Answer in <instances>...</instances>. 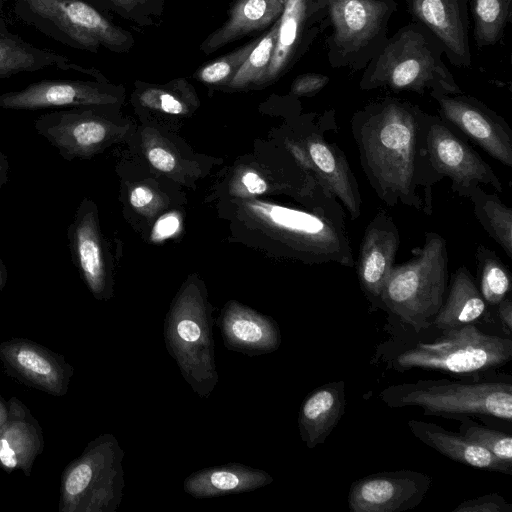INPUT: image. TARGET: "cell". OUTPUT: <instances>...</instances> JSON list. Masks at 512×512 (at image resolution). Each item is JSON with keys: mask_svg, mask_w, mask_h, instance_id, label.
<instances>
[{"mask_svg": "<svg viewBox=\"0 0 512 512\" xmlns=\"http://www.w3.org/2000/svg\"><path fill=\"white\" fill-rule=\"evenodd\" d=\"M476 285L488 306H497L510 295L512 276L495 251L479 244L475 251Z\"/></svg>", "mask_w": 512, "mask_h": 512, "instance_id": "obj_29", "label": "cell"}, {"mask_svg": "<svg viewBox=\"0 0 512 512\" xmlns=\"http://www.w3.org/2000/svg\"><path fill=\"white\" fill-rule=\"evenodd\" d=\"M47 68L86 72L65 55L37 47L0 24V79Z\"/></svg>", "mask_w": 512, "mask_h": 512, "instance_id": "obj_24", "label": "cell"}, {"mask_svg": "<svg viewBox=\"0 0 512 512\" xmlns=\"http://www.w3.org/2000/svg\"><path fill=\"white\" fill-rule=\"evenodd\" d=\"M497 314L499 320L504 327V330L508 335L511 334L512 330V299L511 296H507L497 306Z\"/></svg>", "mask_w": 512, "mask_h": 512, "instance_id": "obj_39", "label": "cell"}, {"mask_svg": "<svg viewBox=\"0 0 512 512\" xmlns=\"http://www.w3.org/2000/svg\"><path fill=\"white\" fill-rule=\"evenodd\" d=\"M114 5L120 6V7H128L131 6L140 0H106Z\"/></svg>", "mask_w": 512, "mask_h": 512, "instance_id": "obj_45", "label": "cell"}, {"mask_svg": "<svg viewBox=\"0 0 512 512\" xmlns=\"http://www.w3.org/2000/svg\"><path fill=\"white\" fill-rule=\"evenodd\" d=\"M335 116L326 112L322 124L311 125L303 137V146L295 153L303 168L314 180L336 197L350 219L356 221L362 213V197L355 174L345 153L335 143L326 140L328 130H336Z\"/></svg>", "mask_w": 512, "mask_h": 512, "instance_id": "obj_11", "label": "cell"}, {"mask_svg": "<svg viewBox=\"0 0 512 512\" xmlns=\"http://www.w3.org/2000/svg\"><path fill=\"white\" fill-rule=\"evenodd\" d=\"M151 105H158L159 108L168 114H181L184 111L183 103L173 94L167 91L148 90L142 97Z\"/></svg>", "mask_w": 512, "mask_h": 512, "instance_id": "obj_36", "label": "cell"}, {"mask_svg": "<svg viewBox=\"0 0 512 512\" xmlns=\"http://www.w3.org/2000/svg\"><path fill=\"white\" fill-rule=\"evenodd\" d=\"M149 162L158 170L170 172L174 169L176 161L174 156L161 147H154L148 152Z\"/></svg>", "mask_w": 512, "mask_h": 512, "instance_id": "obj_37", "label": "cell"}, {"mask_svg": "<svg viewBox=\"0 0 512 512\" xmlns=\"http://www.w3.org/2000/svg\"><path fill=\"white\" fill-rule=\"evenodd\" d=\"M488 313L475 280L466 266H460L450 277L444 302L432 320L438 329L448 330L475 324Z\"/></svg>", "mask_w": 512, "mask_h": 512, "instance_id": "obj_25", "label": "cell"}, {"mask_svg": "<svg viewBox=\"0 0 512 512\" xmlns=\"http://www.w3.org/2000/svg\"><path fill=\"white\" fill-rule=\"evenodd\" d=\"M7 406L6 420L0 427V468L8 474L20 470L30 477L34 462L44 449L43 430L17 397H11Z\"/></svg>", "mask_w": 512, "mask_h": 512, "instance_id": "obj_19", "label": "cell"}, {"mask_svg": "<svg viewBox=\"0 0 512 512\" xmlns=\"http://www.w3.org/2000/svg\"><path fill=\"white\" fill-rule=\"evenodd\" d=\"M448 287L446 240L427 232L423 246L406 262L393 266L380 296L384 308L417 332L432 325Z\"/></svg>", "mask_w": 512, "mask_h": 512, "instance_id": "obj_4", "label": "cell"}, {"mask_svg": "<svg viewBox=\"0 0 512 512\" xmlns=\"http://www.w3.org/2000/svg\"><path fill=\"white\" fill-rule=\"evenodd\" d=\"M258 41L259 39H255L239 49L203 66L197 74L198 78L209 84H218L232 80Z\"/></svg>", "mask_w": 512, "mask_h": 512, "instance_id": "obj_33", "label": "cell"}, {"mask_svg": "<svg viewBox=\"0 0 512 512\" xmlns=\"http://www.w3.org/2000/svg\"><path fill=\"white\" fill-rule=\"evenodd\" d=\"M452 512H512V505L501 495L490 493L465 500Z\"/></svg>", "mask_w": 512, "mask_h": 512, "instance_id": "obj_34", "label": "cell"}, {"mask_svg": "<svg viewBox=\"0 0 512 512\" xmlns=\"http://www.w3.org/2000/svg\"><path fill=\"white\" fill-rule=\"evenodd\" d=\"M286 0H238L229 19L201 46L205 52L218 48L255 30L263 29L282 14Z\"/></svg>", "mask_w": 512, "mask_h": 512, "instance_id": "obj_27", "label": "cell"}, {"mask_svg": "<svg viewBox=\"0 0 512 512\" xmlns=\"http://www.w3.org/2000/svg\"><path fill=\"white\" fill-rule=\"evenodd\" d=\"M512 360V340L482 332L475 324L443 330L431 343H418L393 360L398 371L422 369L456 375L494 371Z\"/></svg>", "mask_w": 512, "mask_h": 512, "instance_id": "obj_6", "label": "cell"}, {"mask_svg": "<svg viewBox=\"0 0 512 512\" xmlns=\"http://www.w3.org/2000/svg\"><path fill=\"white\" fill-rule=\"evenodd\" d=\"M0 361L10 377L57 397L67 394L74 374L73 366L62 355L26 338L1 342Z\"/></svg>", "mask_w": 512, "mask_h": 512, "instance_id": "obj_14", "label": "cell"}, {"mask_svg": "<svg viewBox=\"0 0 512 512\" xmlns=\"http://www.w3.org/2000/svg\"><path fill=\"white\" fill-rule=\"evenodd\" d=\"M242 184L253 195H260L267 191L266 181L256 172L247 171L241 178Z\"/></svg>", "mask_w": 512, "mask_h": 512, "instance_id": "obj_38", "label": "cell"}, {"mask_svg": "<svg viewBox=\"0 0 512 512\" xmlns=\"http://www.w3.org/2000/svg\"><path fill=\"white\" fill-rule=\"evenodd\" d=\"M273 482L261 469L241 463H227L191 473L183 483L184 491L197 499L251 492Z\"/></svg>", "mask_w": 512, "mask_h": 512, "instance_id": "obj_23", "label": "cell"}, {"mask_svg": "<svg viewBox=\"0 0 512 512\" xmlns=\"http://www.w3.org/2000/svg\"><path fill=\"white\" fill-rule=\"evenodd\" d=\"M68 247L73 264L92 295L99 300L111 295L109 274L98 231L96 211L89 200H83L67 228Z\"/></svg>", "mask_w": 512, "mask_h": 512, "instance_id": "obj_18", "label": "cell"}, {"mask_svg": "<svg viewBox=\"0 0 512 512\" xmlns=\"http://www.w3.org/2000/svg\"><path fill=\"white\" fill-rule=\"evenodd\" d=\"M439 117L501 164L512 167V130L495 111L475 97L460 94L430 95Z\"/></svg>", "mask_w": 512, "mask_h": 512, "instance_id": "obj_12", "label": "cell"}, {"mask_svg": "<svg viewBox=\"0 0 512 512\" xmlns=\"http://www.w3.org/2000/svg\"><path fill=\"white\" fill-rule=\"evenodd\" d=\"M425 149L429 163L440 180L447 177L451 190L468 198L478 185H490L503 191L502 183L491 166L470 146L467 139L437 115L428 114Z\"/></svg>", "mask_w": 512, "mask_h": 512, "instance_id": "obj_10", "label": "cell"}, {"mask_svg": "<svg viewBox=\"0 0 512 512\" xmlns=\"http://www.w3.org/2000/svg\"><path fill=\"white\" fill-rule=\"evenodd\" d=\"M417 22L441 43L452 65L470 67L468 0H405Z\"/></svg>", "mask_w": 512, "mask_h": 512, "instance_id": "obj_17", "label": "cell"}, {"mask_svg": "<svg viewBox=\"0 0 512 512\" xmlns=\"http://www.w3.org/2000/svg\"><path fill=\"white\" fill-rule=\"evenodd\" d=\"M332 32L327 38L333 68L364 69L381 51L388 37L394 0H326Z\"/></svg>", "mask_w": 512, "mask_h": 512, "instance_id": "obj_9", "label": "cell"}, {"mask_svg": "<svg viewBox=\"0 0 512 512\" xmlns=\"http://www.w3.org/2000/svg\"><path fill=\"white\" fill-rule=\"evenodd\" d=\"M8 282V269L0 257V292L5 288Z\"/></svg>", "mask_w": 512, "mask_h": 512, "instance_id": "obj_43", "label": "cell"}, {"mask_svg": "<svg viewBox=\"0 0 512 512\" xmlns=\"http://www.w3.org/2000/svg\"><path fill=\"white\" fill-rule=\"evenodd\" d=\"M399 246L397 225L391 216L379 211L365 228L356 261L360 287L370 301L379 304Z\"/></svg>", "mask_w": 512, "mask_h": 512, "instance_id": "obj_15", "label": "cell"}, {"mask_svg": "<svg viewBox=\"0 0 512 512\" xmlns=\"http://www.w3.org/2000/svg\"><path fill=\"white\" fill-rule=\"evenodd\" d=\"M279 19L275 21L269 32L259 39L245 62L231 80V86L241 87L249 83L265 79L274 51Z\"/></svg>", "mask_w": 512, "mask_h": 512, "instance_id": "obj_31", "label": "cell"}, {"mask_svg": "<svg viewBox=\"0 0 512 512\" xmlns=\"http://www.w3.org/2000/svg\"><path fill=\"white\" fill-rule=\"evenodd\" d=\"M439 40L419 22L401 27L363 69L361 90L385 88L418 94L463 93L443 62Z\"/></svg>", "mask_w": 512, "mask_h": 512, "instance_id": "obj_2", "label": "cell"}, {"mask_svg": "<svg viewBox=\"0 0 512 512\" xmlns=\"http://www.w3.org/2000/svg\"><path fill=\"white\" fill-rule=\"evenodd\" d=\"M346 384L334 381L312 390L303 400L298 414L301 440L307 448L323 444L344 415Z\"/></svg>", "mask_w": 512, "mask_h": 512, "instance_id": "obj_22", "label": "cell"}, {"mask_svg": "<svg viewBox=\"0 0 512 512\" xmlns=\"http://www.w3.org/2000/svg\"><path fill=\"white\" fill-rule=\"evenodd\" d=\"M224 346L249 356L276 351L281 344L276 321L237 302H229L218 319Z\"/></svg>", "mask_w": 512, "mask_h": 512, "instance_id": "obj_20", "label": "cell"}, {"mask_svg": "<svg viewBox=\"0 0 512 512\" xmlns=\"http://www.w3.org/2000/svg\"><path fill=\"white\" fill-rule=\"evenodd\" d=\"M179 227V220L175 216H167L159 220L154 232L157 237H168L174 234Z\"/></svg>", "mask_w": 512, "mask_h": 512, "instance_id": "obj_40", "label": "cell"}, {"mask_svg": "<svg viewBox=\"0 0 512 512\" xmlns=\"http://www.w3.org/2000/svg\"><path fill=\"white\" fill-rule=\"evenodd\" d=\"M329 77L319 73H307L297 77L291 87L294 95H312L322 90L329 82Z\"/></svg>", "mask_w": 512, "mask_h": 512, "instance_id": "obj_35", "label": "cell"}, {"mask_svg": "<svg viewBox=\"0 0 512 512\" xmlns=\"http://www.w3.org/2000/svg\"><path fill=\"white\" fill-rule=\"evenodd\" d=\"M10 164L5 153L0 149V189L9 181Z\"/></svg>", "mask_w": 512, "mask_h": 512, "instance_id": "obj_42", "label": "cell"}, {"mask_svg": "<svg viewBox=\"0 0 512 512\" xmlns=\"http://www.w3.org/2000/svg\"><path fill=\"white\" fill-rule=\"evenodd\" d=\"M478 48L497 43L510 20L512 0H469Z\"/></svg>", "mask_w": 512, "mask_h": 512, "instance_id": "obj_30", "label": "cell"}, {"mask_svg": "<svg viewBox=\"0 0 512 512\" xmlns=\"http://www.w3.org/2000/svg\"><path fill=\"white\" fill-rule=\"evenodd\" d=\"M124 451L116 437L104 433L64 468L59 512H115L123 497Z\"/></svg>", "mask_w": 512, "mask_h": 512, "instance_id": "obj_5", "label": "cell"}, {"mask_svg": "<svg viewBox=\"0 0 512 512\" xmlns=\"http://www.w3.org/2000/svg\"><path fill=\"white\" fill-rule=\"evenodd\" d=\"M8 412L7 401L0 395V427L3 425L6 420Z\"/></svg>", "mask_w": 512, "mask_h": 512, "instance_id": "obj_44", "label": "cell"}, {"mask_svg": "<svg viewBox=\"0 0 512 512\" xmlns=\"http://www.w3.org/2000/svg\"><path fill=\"white\" fill-rule=\"evenodd\" d=\"M390 408L418 407L426 416H490L511 422L512 379L418 380L394 384L379 394Z\"/></svg>", "mask_w": 512, "mask_h": 512, "instance_id": "obj_3", "label": "cell"}, {"mask_svg": "<svg viewBox=\"0 0 512 512\" xmlns=\"http://www.w3.org/2000/svg\"><path fill=\"white\" fill-rule=\"evenodd\" d=\"M327 11L326 0H286L279 19L276 43L264 80H273L287 67L298 48L306 25Z\"/></svg>", "mask_w": 512, "mask_h": 512, "instance_id": "obj_26", "label": "cell"}, {"mask_svg": "<svg viewBox=\"0 0 512 512\" xmlns=\"http://www.w3.org/2000/svg\"><path fill=\"white\" fill-rule=\"evenodd\" d=\"M428 113L403 99L385 97L357 110L351 133L364 174L388 206L432 214V187L439 181L425 149Z\"/></svg>", "mask_w": 512, "mask_h": 512, "instance_id": "obj_1", "label": "cell"}, {"mask_svg": "<svg viewBox=\"0 0 512 512\" xmlns=\"http://www.w3.org/2000/svg\"><path fill=\"white\" fill-rule=\"evenodd\" d=\"M114 101L99 84L66 79L41 80L0 94V108L12 110L97 107Z\"/></svg>", "mask_w": 512, "mask_h": 512, "instance_id": "obj_16", "label": "cell"}, {"mask_svg": "<svg viewBox=\"0 0 512 512\" xmlns=\"http://www.w3.org/2000/svg\"><path fill=\"white\" fill-rule=\"evenodd\" d=\"M164 340L185 381L201 398H208L219 375L213 319L203 297L187 292L174 303L166 316Z\"/></svg>", "mask_w": 512, "mask_h": 512, "instance_id": "obj_7", "label": "cell"}, {"mask_svg": "<svg viewBox=\"0 0 512 512\" xmlns=\"http://www.w3.org/2000/svg\"><path fill=\"white\" fill-rule=\"evenodd\" d=\"M458 420L459 433L490 451L497 458L512 463V437L510 434L483 426L468 415L454 416Z\"/></svg>", "mask_w": 512, "mask_h": 512, "instance_id": "obj_32", "label": "cell"}, {"mask_svg": "<svg viewBox=\"0 0 512 512\" xmlns=\"http://www.w3.org/2000/svg\"><path fill=\"white\" fill-rule=\"evenodd\" d=\"M2 8H3V0H0V24H6V21L4 20V17H3Z\"/></svg>", "mask_w": 512, "mask_h": 512, "instance_id": "obj_46", "label": "cell"}, {"mask_svg": "<svg viewBox=\"0 0 512 512\" xmlns=\"http://www.w3.org/2000/svg\"><path fill=\"white\" fill-rule=\"evenodd\" d=\"M407 424L419 441L455 462L491 472L512 474V463L497 458L459 432L420 420H409Z\"/></svg>", "mask_w": 512, "mask_h": 512, "instance_id": "obj_21", "label": "cell"}, {"mask_svg": "<svg viewBox=\"0 0 512 512\" xmlns=\"http://www.w3.org/2000/svg\"><path fill=\"white\" fill-rule=\"evenodd\" d=\"M14 14L24 23L65 46L97 52L102 46L123 50L125 31L84 0H12Z\"/></svg>", "mask_w": 512, "mask_h": 512, "instance_id": "obj_8", "label": "cell"}, {"mask_svg": "<svg viewBox=\"0 0 512 512\" xmlns=\"http://www.w3.org/2000/svg\"><path fill=\"white\" fill-rule=\"evenodd\" d=\"M468 198L484 231L512 259V209L498 195L486 193L481 185L475 186Z\"/></svg>", "mask_w": 512, "mask_h": 512, "instance_id": "obj_28", "label": "cell"}, {"mask_svg": "<svg viewBox=\"0 0 512 512\" xmlns=\"http://www.w3.org/2000/svg\"><path fill=\"white\" fill-rule=\"evenodd\" d=\"M432 478L420 471H382L357 479L350 485L351 512H403L424 500Z\"/></svg>", "mask_w": 512, "mask_h": 512, "instance_id": "obj_13", "label": "cell"}, {"mask_svg": "<svg viewBox=\"0 0 512 512\" xmlns=\"http://www.w3.org/2000/svg\"><path fill=\"white\" fill-rule=\"evenodd\" d=\"M153 193L150 189L139 186L132 190L130 194V203L135 208H141L151 203Z\"/></svg>", "mask_w": 512, "mask_h": 512, "instance_id": "obj_41", "label": "cell"}]
</instances>
